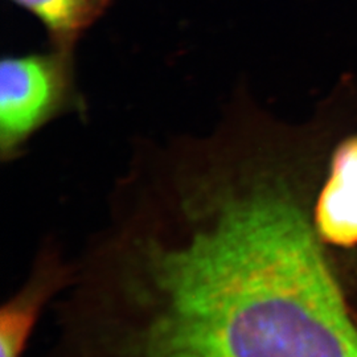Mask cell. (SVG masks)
Instances as JSON below:
<instances>
[{
  "instance_id": "3957f363",
  "label": "cell",
  "mask_w": 357,
  "mask_h": 357,
  "mask_svg": "<svg viewBox=\"0 0 357 357\" xmlns=\"http://www.w3.org/2000/svg\"><path fill=\"white\" fill-rule=\"evenodd\" d=\"M312 222L326 246H357V132H349L332 150L326 176L312 204Z\"/></svg>"
},
{
  "instance_id": "7a4b0ae2",
  "label": "cell",
  "mask_w": 357,
  "mask_h": 357,
  "mask_svg": "<svg viewBox=\"0 0 357 357\" xmlns=\"http://www.w3.org/2000/svg\"><path fill=\"white\" fill-rule=\"evenodd\" d=\"M73 277V262L47 241L40 249L28 280L0 310V357H22L44 308L60 296Z\"/></svg>"
},
{
  "instance_id": "6da1fadb",
  "label": "cell",
  "mask_w": 357,
  "mask_h": 357,
  "mask_svg": "<svg viewBox=\"0 0 357 357\" xmlns=\"http://www.w3.org/2000/svg\"><path fill=\"white\" fill-rule=\"evenodd\" d=\"M85 98L77 86L75 51L4 56L0 64V156L20 158L41 128L63 115L84 114Z\"/></svg>"
},
{
  "instance_id": "277c9868",
  "label": "cell",
  "mask_w": 357,
  "mask_h": 357,
  "mask_svg": "<svg viewBox=\"0 0 357 357\" xmlns=\"http://www.w3.org/2000/svg\"><path fill=\"white\" fill-rule=\"evenodd\" d=\"M36 17L50 45L76 51L77 43L103 17L114 0H10Z\"/></svg>"
}]
</instances>
